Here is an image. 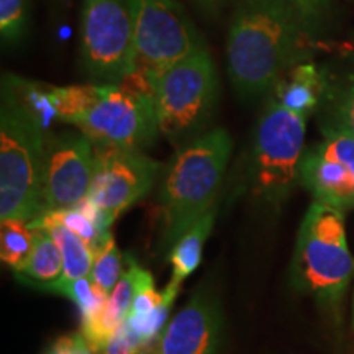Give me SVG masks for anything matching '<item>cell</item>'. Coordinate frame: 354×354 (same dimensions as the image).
<instances>
[{
  "label": "cell",
  "mask_w": 354,
  "mask_h": 354,
  "mask_svg": "<svg viewBox=\"0 0 354 354\" xmlns=\"http://www.w3.org/2000/svg\"><path fill=\"white\" fill-rule=\"evenodd\" d=\"M308 26L287 0H241L230 25L228 76L245 99H254L307 57Z\"/></svg>",
  "instance_id": "obj_1"
},
{
  "label": "cell",
  "mask_w": 354,
  "mask_h": 354,
  "mask_svg": "<svg viewBox=\"0 0 354 354\" xmlns=\"http://www.w3.org/2000/svg\"><path fill=\"white\" fill-rule=\"evenodd\" d=\"M232 149V136L223 128H216L180 146L166 165L158 192L161 212L159 238L166 253L215 207Z\"/></svg>",
  "instance_id": "obj_2"
},
{
  "label": "cell",
  "mask_w": 354,
  "mask_h": 354,
  "mask_svg": "<svg viewBox=\"0 0 354 354\" xmlns=\"http://www.w3.org/2000/svg\"><path fill=\"white\" fill-rule=\"evenodd\" d=\"M46 131L38 110L12 77L0 100V218L32 223L39 216Z\"/></svg>",
  "instance_id": "obj_3"
},
{
  "label": "cell",
  "mask_w": 354,
  "mask_h": 354,
  "mask_svg": "<svg viewBox=\"0 0 354 354\" xmlns=\"http://www.w3.org/2000/svg\"><path fill=\"white\" fill-rule=\"evenodd\" d=\"M305 117L271 100L261 113L243 158L238 189L251 201L279 210L299 180Z\"/></svg>",
  "instance_id": "obj_4"
},
{
  "label": "cell",
  "mask_w": 354,
  "mask_h": 354,
  "mask_svg": "<svg viewBox=\"0 0 354 354\" xmlns=\"http://www.w3.org/2000/svg\"><path fill=\"white\" fill-rule=\"evenodd\" d=\"M353 272L354 259L346 243L344 212L315 201L299 228L290 269L294 287L322 307L338 310Z\"/></svg>",
  "instance_id": "obj_5"
},
{
  "label": "cell",
  "mask_w": 354,
  "mask_h": 354,
  "mask_svg": "<svg viewBox=\"0 0 354 354\" xmlns=\"http://www.w3.org/2000/svg\"><path fill=\"white\" fill-rule=\"evenodd\" d=\"M153 97L159 133L171 143L180 148L203 135L218 100V76L207 48L161 71Z\"/></svg>",
  "instance_id": "obj_6"
},
{
  "label": "cell",
  "mask_w": 354,
  "mask_h": 354,
  "mask_svg": "<svg viewBox=\"0 0 354 354\" xmlns=\"http://www.w3.org/2000/svg\"><path fill=\"white\" fill-rule=\"evenodd\" d=\"M71 125L95 146L143 151L159 133L153 88L138 76L120 84H97L92 100Z\"/></svg>",
  "instance_id": "obj_7"
},
{
  "label": "cell",
  "mask_w": 354,
  "mask_h": 354,
  "mask_svg": "<svg viewBox=\"0 0 354 354\" xmlns=\"http://www.w3.org/2000/svg\"><path fill=\"white\" fill-rule=\"evenodd\" d=\"M128 6L135 38L133 73L149 77L153 86L161 71L205 48L176 0H128Z\"/></svg>",
  "instance_id": "obj_8"
},
{
  "label": "cell",
  "mask_w": 354,
  "mask_h": 354,
  "mask_svg": "<svg viewBox=\"0 0 354 354\" xmlns=\"http://www.w3.org/2000/svg\"><path fill=\"white\" fill-rule=\"evenodd\" d=\"M81 63L97 84H120L133 73L135 38L128 0H82Z\"/></svg>",
  "instance_id": "obj_9"
},
{
  "label": "cell",
  "mask_w": 354,
  "mask_h": 354,
  "mask_svg": "<svg viewBox=\"0 0 354 354\" xmlns=\"http://www.w3.org/2000/svg\"><path fill=\"white\" fill-rule=\"evenodd\" d=\"M95 146L84 133L46 135L39 216L69 210L87 198L94 179Z\"/></svg>",
  "instance_id": "obj_10"
},
{
  "label": "cell",
  "mask_w": 354,
  "mask_h": 354,
  "mask_svg": "<svg viewBox=\"0 0 354 354\" xmlns=\"http://www.w3.org/2000/svg\"><path fill=\"white\" fill-rule=\"evenodd\" d=\"M162 171L161 162L138 149L95 146L94 179L87 198L113 223L151 190Z\"/></svg>",
  "instance_id": "obj_11"
},
{
  "label": "cell",
  "mask_w": 354,
  "mask_h": 354,
  "mask_svg": "<svg viewBox=\"0 0 354 354\" xmlns=\"http://www.w3.org/2000/svg\"><path fill=\"white\" fill-rule=\"evenodd\" d=\"M325 140L305 149L299 183L317 202L348 210L354 207V138L325 133Z\"/></svg>",
  "instance_id": "obj_12"
},
{
  "label": "cell",
  "mask_w": 354,
  "mask_h": 354,
  "mask_svg": "<svg viewBox=\"0 0 354 354\" xmlns=\"http://www.w3.org/2000/svg\"><path fill=\"white\" fill-rule=\"evenodd\" d=\"M225 317L216 292L198 287L166 326L158 354H220Z\"/></svg>",
  "instance_id": "obj_13"
},
{
  "label": "cell",
  "mask_w": 354,
  "mask_h": 354,
  "mask_svg": "<svg viewBox=\"0 0 354 354\" xmlns=\"http://www.w3.org/2000/svg\"><path fill=\"white\" fill-rule=\"evenodd\" d=\"M328 87V77L323 69L312 63H299L287 71L274 86V99L292 112L304 115L322 105Z\"/></svg>",
  "instance_id": "obj_14"
},
{
  "label": "cell",
  "mask_w": 354,
  "mask_h": 354,
  "mask_svg": "<svg viewBox=\"0 0 354 354\" xmlns=\"http://www.w3.org/2000/svg\"><path fill=\"white\" fill-rule=\"evenodd\" d=\"M328 87L322 102L320 127L325 133H342L354 138V61L339 74L326 73Z\"/></svg>",
  "instance_id": "obj_15"
},
{
  "label": "cell",
  "mask_w": 354,
  "mask_h": 354,
  "mask_svg": "<svg viewBox=\"0 0 354 354\" xmlns=\"http://www.w3.org/2000/svg\"><path fill=\"white\" fill-rule=\"evenodd\" d=\"M32 228L35 230L33 250L26 263L15 271V276L21 284L46 290L64 277V259L55 238L46 230Z\"/></svg>",
  "instance_id": "obj_16"
},
{
  "label": "cell",
  "mask_w": 354,
  "mask_h": 354,
  "mask_svg": "<svg viewBox=\"0 0 354 354\" xmlns=\"http://www.w3.org/2000/svg\"><path fill=\"white\" fill-rule=\"evenodd\" d=\"M216 209L207 212L201 220L196 221L183 236L177 240L169 251L167 258L171 263V281L167 284L180 289L183 282L198 268L202 261V251L207 238L210 236L215 223Z\"/></svg>",
  "instance_id": "obj_17"
},
{
  "label": "cell",
  "mask_w": 354,
  "mask_h": 354,
  "mask_svg": "<svg viewBox=\"0 0 354 354\" xmlns=\"http://www.w3.org/2000/svg\"><path fill=\"white\" fill-rule=\"evenodd\" d=\"M30 225L46 230L55 238L64 259V281H74V279L91 276L92 268H94L95 251L82 238H79L76 233L71 232L64 225L56 223V221L37 218Z\"/></svg>",
  "instance_id": "obj_18"
},
{
  "label": "cell",
  "mask_w": 354,
  "mask_h": 354,
  "mask_svg": "<svg viewBox=\"0 0 354 354\" xmlns=\"http://www.w3.org/2000/svg\"><path fill=\"white\" fill-rule=\"evenodd\" d=\"M44 292L64 295V297L73 300L79 307V310H81L82 322L99 315L102 310L107 307L110 297L107 292L95 284L94 279L91 276L74 279V281H64V279H61L59 282L48 287Z\"/></svg>",
  "instance_id": "obj_19"
},
{
  "label": "cell",
  "mask_w": 354,
  "mask_h": 354,
  "mask_svg": "<svg viewBox=\"0 0 354 354\" xmlns=\"http://www.w3.org/2000/svg\"><path fill=\"white\" fill-rule=\"evenodd\" d=\"M33 243L35 230L28 221L19 218L2 220L0 256L8 268H12L13 271H19L32 253Z\"/></svg>",
  "instance_id": "obj_20"
},
{
  "label": "cell",
  "mask_w": 354,
  "mask_h": 354,
  "mask_svg": "<svg viewBox=\"0 0 354 354\" xmlns=\"http://www.w3.org/2000/svg\"><path fill=\"white\" fill-rule=\"evenodd\" d=\"M149 281H153L151 274L141 268L131 256H128L127 272H123L118 284L115 286L107 304L110 313H112L118 322L123 323L127 320L128 315H130L133 300H135L136 294H138L141 287Z\"/></svg>",
  "instance_id": "obj_21"
},
{
  "label": "cell",
  "mask_w": 354,
  "mask_h": 354,
  "mask_svg": "<svg viewBox=\"0 0 354 354\" xmlns=\"http://www.w3.org/2000/svg\"><path fill=\"white\" fill-rule=\"evenodd\" d=\"M125 258H123L120 250H118L113 236L95 253L94 268H92L91 277L109 295L112 294L115 286L118 284V281L123 276V259Z\"/></svg>",
  "instance_id": "obj_22"
},
{
  "label": "cell",
  "mask_w": 354,
  "mask_h": 354,
  "mask_svg": "<svg viewBox=\"0 0 354 354\" xmlns=\"http://www.w3.org/2000/svg\"><path fill=\"white\" fill-rule=\"evenodd\" d=\"M165 290L167 294V299L165 300V304L159 305L156 310L146 313V315L127 318L128 326L138 335V338L141 339V343L145 344V348H149L154 342H156L159 331H161L162 326H165V323L167 322L172 304H174V300L180 289L167 284Z\"/></svg>",
  "instance_id": "obj_23"
},
{
  "label": "cell",
  "mask_w": 354,
  "mask_h": 354,
  "mask_svg": "<svg viewBox=\"0 0 354 354\" xmlns=\"http://www.w3.org/2000/svg\"><path fill=\"white\" fill-rule=\"evenodd\" d=\"M30 0H0V35L2 41H20L28 26Z\"/></svg>",
  "instance_id": "obj_24"
},
{
  "label": "cell",
  "mask_w": 354,
  "mask_h": 354,
  "mask_svg": "<svg viewBox=\"0 0 354 354\" xmlns=\"http://www.w3.org/2000/svg\"><path fill=\"white\" fill-rule=\"evenodd\" d=\"M145 348L138 335L128 326L127 320L122 323L120 328L115 331L110 342L102 349V354H140Z\"/></svg>",
  "instance_id": "obj_25"
},
{
  "label": "cell",
  "mask_w": 354,
  "mask_h": 354,
  "mask_svg": "<svg viewBox=\"0 0 354 354\" xmlns=\"http://www.w3.org/2000/svg\"><path fill=\"white\" fill-rule=\"evenodd\" d=\"M167 299L166 290L165 292H158L154 289V282L149 281L141 287L138 294H136L135 300H133L130 315L128 317H140V315H146V313L153 312L156 310L159 305L165 304V300Z\"/></svg>",
  "instance_id": "obj_26"
},
{
  "label": "cell",
  "mask_w": 354,
  "mask_h": 354,
  "mask_svg": "<svg viewBox=\"0 0 354 354\" xmlns=\"http://www.w3.org/2000/svg\"><path fill=\"white\" fill-rule=\"evenodd\" d=\"M294 10L299 13V17L308 28L320 24L326 12H328L331 0H287Z\"/></svg>",
  "instance_id": "obj_27"
},
{
  "label": "cell",
  "mask_w": 354,
  "mask_h": 354,
  "mask_svg": "<svg viewBox=\"0 0 354 354\" xmlns=\"http://www.w3.org/2000/svg\"><path fill=\"white\" fill-rule=\"evenodd\" d=\"M44 354H95L82 333H69L57 338Z\"/></svg>",
  "instance_id": "obj_28"
},
{
  "label": "cell",
  "mask_w": 354,
  "mask_h": 354,
  "mask_svg": "<svg viewBox=\"0 0 354 354\" xmlns=\"http://www.w3.org/2000/svg\"><path fill=\"white\" fill-rule=\"evenodd\" d=\"M196 2H198L202 7H205V8H215V7H218L220 3H223L225 0H196Z\"/></svg>",
  "instance_id": "obj_29"
},
{
  "label": "cell",
  "mask_w": 354,
  "mask_h": 354,
  "mask_svg": "<svg viewBox=\"0 0 354 354\" xmlns=\"http://www.w3.org/2000/svg\"><path fill=\"white\" fill-rule=\"evenodd\" d=\"M353 325H354V310H353Z\"/></svg>",
  "instance_id": "obj_30"
},
{
  "label": "cell",
  "mask_w": 354,
  "mask_h": 354,
  "mask_svg": "<svg viewBox=\"0 0 354 354\" xmlns=\"http://www.w3.org/2000/svg\"><path fill=\"white\" fill-rule=\"evenodd\" d=\"M351 354H354V349H353V353H351Z\"/></svg>",
  "instance_id": "obj_31"
},
{
  "label": "cell",
  "mask_w": 354,
  "mask_h": 354,
  "mask_svg": "<svg viewBox=\"0 0 354 354\" xmlns=\"http://www.w3.org/2000/svg\"><path fill=\"white\" fill-rule=\"evenodd\" d=\"M156 354H158V351H156Z\"/></svg>",
  "instance_id": "obj_32"
}]
</instances>
